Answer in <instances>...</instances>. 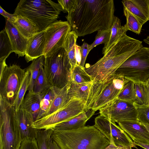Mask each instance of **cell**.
<instances>
[{
    "instance_id": "4316f807",
    "label": "cell",
    "mask_w": 149,
    "mask_h": 149,
    "mask_svg": "<svg viewBox=\"0 0 149 149\" xmlns=\"http://www.w3.org/2000/svg\"><path fill=\"white\" fill-rule=\"evenodd\" d=\"M45 58L44 56L43 55L34 60L27 68L30 71L31 74L30 84L28 89L29 93L34 92V85L38 75L41 66L44 63Z\"/></svg>"
},
{
    "instance_id": "d6986e66",
    "label": "cell",
    "mask_w": 149,
    "mask_h": 149,
    "mask_svg": "<svg viewBox=\"0 0 149 149\" xmlns=\"http://www.w3.org/2000/svg\"><path fill=\"white\" fill-rule=\"evenodd\" d=\"M94 114L91 111H84L68 121L56 125L51 129L53 131L69 130L82 127L85 126L86 122Z\"/></svg>"
},
{
    "instance_id": "f35d334b",
    "label": "cell",
    "mask_w": 149,
    "mask_h": 149,
    "mask_svg": "<svg viewBox=\"0 0 149 149\" xmlns=\"http://www.w3.org/2000/svg\"><path fill=\"white\" fill-rule=\"evenodd\" d=\"M75 0H58V3L61 7L63 11L69 12L72 8Z\"/></svg>"
},
{
    "instance_id": "bcb514c9",
    "label": "cell",
    "mask_w": 149,
    "mask_h": 149,
    "mask_svg": "<svg viewBox=\"0 0 149 149\" xmlns=\"http://www.w3.org/2000/svg\"><path fill=\"white\" fill-rule=\"evenodd\" d=\"M134 143L136 146H140L145 149H149V144L139 142H134Z\"/></svg>"
},
{
    "instance_id": "7402d4cb",
    "label": "cell",
    "mask_w": 149,
    "mask_h": 149,
    "mask_svg": "<svg viewBox=\"0 0 149 149\" xmlns=\"http://www.w3.org/2000/svg\"><path fill=\"white\" fill-rule=\"evenodd\" d=\"M93 82L77 84L71 81L68 86V94L71 100H79L86 102Z\"/></svg>"
},
{
    "instance_id": "d6a6232c",
    "label": "cell",
    "mask_w": 149,
    "mask_h": 149,
    "mask_svg": "<svg viewBox=\"0 0 149 149\" xmlns=\"http://www.w3.org/2000/svg\"><path fill=\"white\" fill-rule=\"evenodd\" d=\"M53 132L51 129L38 130L36 139L38 149H50L49 142Z\"/></svg>"
},
{
    "instance_id": "4fadbf2b",
    "label": "cell",
    "mask_w": 149,
    "mask_h": 149,
    "mask_svg": "<svg viewBox=\"0 0 149 149\" xmlns=\"http://www.w3.org/2000/svg\"><path fill=\"white\" fill-rule=\"evenodd\" d=\"M72 29L67 21H56L43 30L45 38L44 55L49 57L63 46L68 34Z\"/></svg>"
},
{
    "instance_id": "484cf974",
    "label": "cell",
    "mask_w": 149,
    "mask_h": 149,
    "mask_svg": "<svg viewBox=\"0 0 149 149\" xmlns=\"http://www.w3.org/2000/svg\"><path fill=\"white\" fill-rule=\"evenodd\" d=\"M31 78L30 71L27 69L25 76L17 93L16 99L13 105L17 112L19 109L22 102L25 93L29 85Z\"/></svg>"
},
{
    "instance_id": "277c9868",
    "label": "cell",
    "mask_w": 149,
    "mask_h": 149,
    "mask_svg": "<svg viewBox=\"0 0 149 149\" xmlns=\"http://www.w3.org/2000/svg\"><path fill=\"white\" fill-rule=\"evenodd\" d=\"M63 9L59 3L50 0H21L14 14L20 15L37 26L40 32L56 21Z\"/></svg>"
},
{
    "instance_id": "d590c367",
    "label": "cell",
    "mask_w": 149,
    "mask_h": 149,
    "mask_svg": "<svg viewBox=\"0 0 149 149\" xmlns=\"http://www.w3.org/2000/svg\"><path fill=\"white\" fill-rule=\"evenodd\" d=\"M78 37L76 33L73 31L68 34L63 46V47L67 53L75 46Z\"/></svg>"
},
{
    "instance_id": "c3c4849f",
    "label": "cell",
    "mask_w": 149,
    "mask_h": 149,
    "mask_svg": "<svg viewBox=\"0 0 149 149\" xmlns=\"http://www.w3.org/2000/svg\"><path fill=\"white\" fill-rule=\"evenodd\" d=\"M144 42L149 45V36H148L147 37L143 40Z\"/></svg>"
},
{
    "instance_id": "ac0fdd59",
    "label": "cell",
    "mask_w": 149,
    "mask_h": 149,
    "mask_svg": "<svg viewBox=\"0 0 149 149\" xmlns=\"http://www.w3.org/2000/svg\"><path fill=\"white\" fill-rule=\"evenodd\" d=\"M45 38L44 31L36 33L29 39L25 54L27 62L44 55Z\"/></svg>"
},
{
    "instance_id": "7c38bea8",
    "label": "cell",
    "mask_w": 149,
    "mask_h": 149,
    "mask_svg": "<svg viewBox=\"0 0 149 149\" xmlns=\"http://www.w3.org/2000/svg\"><path fill=\"white\" fill-rule=\"evenodd\" d=\"M99 110L100 115L112 122H139L137 110L134 102L117 98Z\"/></svg>"
},
{
    "instance_id": "8fae6325",
    "label": "cell",
    "mask_w": 149,
    "mask_h": 149,
    "mask_svg": "<svg viewBox=\"0 0 149 149\" xmlns=\"http://www.w3.org/2000/svg\"><path fill=\"white\" fill-rule=\"evenodd\" d=\"M95 123L94 126L109 140V145L120 146L124 149L137 148L131 139L115 122L100 115L95 118Z\"/></svg>"
},
{
    "instance_id": "f907efd6",
    "label": "cell",
    "mask_w": 149,
    "mask_h": 149,
    "mask_svg": "<svg viewBox=\"0 0 149 149\" xmlns=\"http://www.w3.org/2000/svg\"></svg>"
},
{
    "instance_id": "30bf717a",
    "label": "cell",
    "mask_w": 149,
    "mask_h": 149,
    "mask_svg": "<svg viewBox=\"0 0 149 149\" xmlns=\"http://www.w3.org/2000/svg\"><path fill=\"white\" fill-rule=\"evenodd\" d=\"M26 70L22 69L16 64L6 67L0 74V97L13 105Z\"/></svg>"
},
{
    "instance_id": "74e56055",
    "label": "cell",
    "mask_w": 149,
    "mask_h": 149,
    "mask_svg": "<svg viewBox=\"0 0 149 149\" xmlns=\"http://www.w3.org/2000/svg\"><path fill=\"white\" fill-rule=\"evenodd\" d=\"M19 149H38L36 138H26L23 140Z\"/></svg>"
},
{
    "instance_id": "7a4b0ae2",
    "label": "cell",
    "mask_w": 149,
    "mask_h": 149,
    "mask_svg": "<svg viewBox=\"0 0 149 149\" xmlns=\"http://www.w3.org/2000/svg\"><path fill=\"white\" fill-rule=\"evenodd\" d=\"M142 42L124 35L94 64H86L85 70L93 83L104 82L115 73L127 59L143 47Z\"/></svg>"
},
{
    "instance_id": "ffe728a7",
    "label": "cell",
    "mask_w": 149,
    "mask_h": 149,
    "mask_svg": "<svg viewBox=\"0 0 149 149\" xmlns=\"http://www.w3.org/2000/svg\"><path fill=\"white\" fill-rule=\"evenodd\" d=\"M52 87L54 93V97L50 108L44 117L60 110L71 100L68 94V85L62 88L54 86Z\"/></svg>"
},
{
    "instance_id": "9a60e30c",
    "label": "cell",
    "mask_w": 149,
    "mask_h": 149,
    "mask_svg": "<svg viewBox=\"0 0 149 149\" xmlns=\"http://www.w3.org/2000/svg\"><path fill=\"white\" fill-rule=\"evenodd\" d=\"M16 118L22 141L26 138H36L38 130L34 127V121L32 115L20 108L16 112Z\"/></svg>"
},
{
    "instance_id": "60d3db41",
    "label": "cell",
    "mask_w": 149,
    "mask_h": 149,
    "mask_svg": "<svg viewBox=\"0 0 149 149\" xmlns=\"http://www.w3.org/2000/svg\"><path fill=\"white\" fill-rule=\"evenodd\" d=\"M0 13L13 22H15L17 19V16L15 14L9 13L5 10L0 6Z\"/></svg>"
},
{
    "instance_id": "f6af8a7d",
    "label": "cell",
    "mask_w": 149,
    "mask_h": 149,
    "mask_svg": "<svg viewBox=\"0 0 149 149\" xmlns=\"http://www.w3.org/2000/svg\"><path fill=\"white\" fill-rule=\"evenodd\" d=\"M6 59H0V74H1L7 65L6 63Z\"/></svg>"
},
{
    "instance_id": "ee69618b",
    "label": "cell",
    "mask_w": 149,
    "mask_h": 149,
    "mask_svg": "<svg viewBox=\"0 0 149 149\" xmlns=\"http://www.w3.org/2000/svg\"><path fill=\"white\" fill-rule=\"evenodd\" d=\"M50 149H61L57 143L52 139L51 137L49 142Z\"/></svg>"
},
{
    "instance_id": "e0dca14e",
    "label": "cell",
    "mask_w": 149,
    "mask_h": 149,
    "mask_svg": "<svg viewBox=\"0 0 149 149\" xmlns=\"http://www.w3.org/2000/svg\"><path fill=\"white\" fill-rule=\"evenodd\" d=\"M122 2L142 26L149 20V0H123Z\"/></svg>"
},
{
    "instance_id": "f546056e",
    "label": "cell",
    "mask_w": 149,
    "mask_h": 149,
    "mask_svg": "<svg viewBox=\"0 0 149 149\" xmlns=\"http://www.w3.org/2000/svg\"><path fill=\"white\" fill-rule=\"evenodd\" d=\"M123 12L126 19V23L124 25L127 30L139 34L143 26L136 17L124 7H123Z\"/></svg>"
},
{
    "instance_id": "f1b7e54d",
    "label": "cell",
    "mask_w": 149,
    "mask_h": 149,
    "mask_svg": "<svg viewBox=\"0 0 149 149\" xmlns=\"http://www.w3.org/2000/svg\"><path fill=\"white\" fill-rule=\"evenodd\" d=\"M43 65L44 64L41 66L38 75L34 85L33 92L35 93H41L49 88L52 86L46 76Z\"/></svg>"
},
{
    "instance_id": "cb8c5ba5",
    "label": "cell",
    "mask_w": 149,
    "mask_h": 149,
    "mask_svg": "<svg viewBox=\"0 0 149 149\" xmlns=\"http://www.w3.org/2000/svg\"><path fill=\"white\" fill-rule=\"evenodd\" d=\"M17 16L16 21L12 22L18 31L25 37L29 39L40 32L38 28L29 20L21 15Z\"/></svg>"
},
{
    "instance_id": "83f0119b",
    "label": "cell",
    "mask_w": 149,
    "mask_h": 149,
    "mask_svg": "<svg viewBox=\"0 0 149 149\" xmlns=\"http://www.w3.org/2000/svg\"><path fill=\"white\" fill-rule=\"evenodd\" d=\"M71 81L79 84L93 81L91 76L85 71L84 67L77 64L72 70Z\"/></svg>"
},
{
    "instance_id": "681fc988",
    "label": "cell",
    "mask_w": 149,
    "mask_h": 149,
    "mask_svg": "<svg viewBox=\"0 0 149 149\" xmlns=\"http://www.w3.org/2000/svg\"><path fill=\"white\" fill-rule=\"evenodd\" d=\"M143 124L146 128L149 133V125L146 124Z\"/></svg>"
},
{
    "instance_id": "603a6c76",
    "label": "cell",
    "mask_w": 149,
    "mask_h": 149,
    "mask_svg": "<svg viewBox=\"0 0 149 149\" xmlns=\"http://www.w3.org/2000/svg\"><path fill=\"white\" fill-rule=\"evenodd\" d=\"M111 30V33L109 40L102 49V53L104 55L107 52L111 47L120 38L126 34V32L128 31L125 25L121 26L120 20L116 16L115 17Z\"/></svg>"
},
{
    "instance_id": "7bdbcfd3",
    "label": "cell",
    "mask_w": 149,
    "mask_h": 149,
    "mask_svg": "<svg viewBox=\"0 0 149 149\" xmlns=\"http://www.w3.org/2000/svg\"><path fill=\"white\" fill-rule=\"evenodd\" d=\"M75 54L77 64L80 65L81 61V46L76 44L75 45Z\"/></svg>"
},
{
    "instance_id": "ba28073f",
    "label": "cell",
    "mask_w": 149,
    "mask_h": 149,
    "mask_svg": "<svg viewBox=\"0 0 149 149\" xmlns=\"http://www.w3.org/2000/svg\"><path fill=\"white\" fill-rule=\"evenodd\" d=\"M115 74L121 75L134 84H143L149 79V48L142 47L118 68Z\"/></svg>"
},
{
    "instance_id": "5bb4252c",
    "label": "cell",
    "mask_w": 149,
    "mask_h": 149,
    "mask_svg": "<svg viewBox=\"0 0 149 149\" xmlns=\"http://www.w3.org/2000/svg\"><path fill=\"white\" fill-rule=\"evenodd\" d=\"M5 29L10 40L13 52L19 57L25 55L29 39L18 31L13 22L6 19Z\"/></svg>"
},
{
    "instance_id": "d4e9b609",
    "label": "cell",
    "mask_w": 149,
    "mask_h": 149,
    "mask_svg": "<svg viewBox=\"0 0 149 149\" xmlns=\"http://www.w3.org/2000/svg\"><path fill=\"white\" fill-rule=\"evenodd\" d=\"M52 86L49 88L41 93V100L40 109L36 120L44 117L51 106L54 96Z\"/></svg>"
},
{
    "instance_id": "6da1fadb",
    "label": "cell",
    "mask_w": 149,
    "mask_h": 149,
    "mask_svg": "<svg viewBox=\"0 0 149 149\" xmlns=\"http://www.w3.org/2000/svg\"><path fill=\"white\" fill-rule=\"evenodd\" d=\"M113 0H75L65 17L78 36L111 29L115 16Z\"/></svg>"
},
{
    "instance_id": "9c48e42d",
    "label": "cell",
    "mask_w": 149,
    "mask_h": 149,
    "mask_svg": "<svg viewBox=\"0 0 149 149\" xmlns=\"http://www.w3.org/2000/svg\"><path fill=\"white\" fill-rule=\"evenodd\" d=\"M86 103L80 100L72 99L60 110L35 121L34 127L38 130L51 129L56 125L68 121L83 112Z\"/></svg>"
},
{
    "instance_id": "5b68a950",
    "label": "cell",
    "mask_w": 149,
    "mask_h": 149,
    "mask_svg": "<svg viewBox=\"0 0 149 149\" xmlns=\"http://www.w3.org/2000/svg\"><path fill=\"white\" fill-rule=\"evenodd\" d=\"M129 81L123 76L115 74L104 82L93 83L84 111L95 113L106 106L117 98L125 84Z\"/></svg>"
},
{
    "instance_id": "3957f363",
    "label": "cell",
    "mask_w": 149,
    "mask_h": 149,
    "mask_svg": "<svg viewBox=\"0 0 149 149\" xmlns=\"http://www.w3.org/2000/svg\"><path fill=\"white\" fill-rule=\"evenodd\" d=\"M51 137L61 149H104L110 141L94 126L53 131Z\"/></svg>"
},
{
    "instance_id": "52a82bcc",
    "label": "cell",
    "mask_w": 149,
    "mask_h": 149,
    "mask_svg": "<svg viewBox=\"0 0 149 149\" xmlns=\"http://www.w3.org/2000/svg\"><path fill=\"white\" fill-rule=\"evenodd\" d=\"M43 67L52 86L62 88L70 82L72 67L63 47L51 56L45 57Z\"/></svg>"
},
{
    "instance_id": "8992f818",
    "label": "cell",
    "mask_w": 149,
    "mask_h": 149,
    "mask_svg": "<svg viewBox=\"0 0 149 149\" xmlns=\"http://www.w3.org/2000/svg\"><path fill=\"white\" fill-rule=\"evenodd\" d=\"M14 107L0 97V149H19L22 141Z\"/></svg>"
},
{
    "instance_id": "b9f144b4",
    "label": "cell",
    "mask_w": 149,
    "mask_h": 149,
    "mask_svg": "<svg viewBox=\"0 0 149 149\" xmlns=\"http://www.w3.org/2000/svg\"><path fill=\"white\" fill-rule=\"evenodd\" d=\"M142 84L145 92V105H149V79Z\"/></svg>"
},
{
    "instance_id": "8d00e7d4",
    "label": "cell",
    "mask_w": 149,
    "mask_h": 149,
    "mask_svg": "<svg viewBox=\"0 0 149 149\" xmlns=\"http://www.w3.org/2000/svg\"><path fill=\"white\" fill-rule=\"evenodd\" d=\"M134 85L136 96L134 103L139 105L145 104V92L142 84H135Z\"/></svg>"
},
{
    "instance_id": "4dcf8cb0",
    "label": "cell",
    "mask_w": 149,
    "mask_h": 149,
    "mask_svg": "<svg viewBox=\"0 0 149 149\" xmlns=\"http://www.w3.org/2000/svg\"><path fill=\"white\" fill-rule=\"evenodd\" d=\"M0 59H6L13 52L11 43L5 29L0 32Z\"/></svg>"
},
{
    "instance_id": "2e32d148",
    "label": "cell",
    "mask_w": 149,
    "mask_h": 149,
    "mask_svg": "<svg viewBox=\"0 0 149 149\" xmlns=\"http://www.w3.org/2000/svg\"><path fill=\"white\" fill-rule=\"evenodd\" d=\"M118 123L134 142L149 144V133L143 124L139 122L127 121Z\"/></svg>"
},
{
    "instance_id": "7dc6e473",
    "label": "cell",
    "mask_w": 149,
    "mask_h": 149,
    "mask_svg": "<svg viewBox=\"0 0 149 149\" xmlns=\"http://www.w3.org/2000/svg\"><path fill=\"white\" fill-rule=\"evenodd\" d=\"M104 149H124L120 146H116L113 145H109Z\"/></svg>"
},
{
    "instance_id": "e575fe53",
    "label": "cell",
    "mask_w": 149,
    "mask_h": 149,
    "mask_svg": "<svg viewBox=\"0 0 149 149\" xmlns=\"http://www.w3.org/2000/svg\"><path fill=\"white\" fill-rule=\"evenodd\" d=\"M137 111L139 122L149 125V105H139L134 103Z\"/></svg>"
},
{
    "instance_id": "ab89813d",
    "label": "cell",
    "mask_w": 149,
    "mask_h": 149,
    "mask_svg": "<svg viewBox=\"0 0 149 149\" xmlns=\"http://www.w3.org/2000/svg\"><path fill=\"white\" fill-rule=\"evenodd\" d=\"M90 45L84 42L81 46V61L80 65L84 67V65L88 54Z\"/></svg>"
},
{
    "instance_id": "44dd1931",
    "label": "cell",
    "mask_w": 149,
    "mask_h": 149,
    "mask_svg": "<svg viewBox=\"0 0 149 149\" xmlns=\"http://www.w3.org/2000/svg\"><path fill=\"white\" fill-rule=\"evenodd\" d=\"M41 100V93L28 92L24 98L20 107L29 112L32 116L34 122L39 112Z\"/></svg>"
},
{
    "instance_id": "1f68e13d",
    "label": "cell",
    "mask_w": 149,
    "mask_h": 149,
    "mask_svg": "<svg viewBox=\"0 0 149 149\" xmlns=\"http://www.w3.org/2000/svg\"><path fill=\"white\" fill-rule=\"evenodd\" d=\"M135 84L129 81L124 85L117 98L124 101L134 103L136 100Z\"/></svg>"
},
{
    "instance_id": "836d02e7",
    "label": "cell",
    "mask_w": 149,
    "mask_h": 149,
    "mask_svg": "<svg viewBox=\"0 0 149 149\" xmlns=\"http://www.w3.org/2000/svg\"><path fill=\"white\" fill-rule=\"evenodd\" d=\"M111 33V29L101 30L98 31L95 37V40L90 45L88 50V53L94 47L99 44L104 43V46H105L109 40Z\"/></svg>"
}]
</instances>
